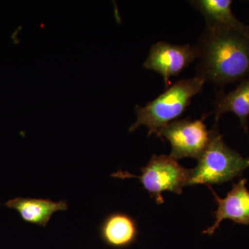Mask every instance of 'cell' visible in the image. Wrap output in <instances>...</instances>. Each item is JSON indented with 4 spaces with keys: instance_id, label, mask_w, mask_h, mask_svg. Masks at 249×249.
<instances>
[{
    "instance_id": "obj_11",
    "label": "cell",
    "mask_w": 249,
    "mask_h": 249,
    "mask_svg": "<svg viewBox=\"0 0 249 249\" xmlns=\"http://www.w3.org/2000/svg\"><path fill=\"white\" fill-rule=\"evenodd\" d=\"M231 0H195L189 4L201 13L206 24L224 26L249 34V25L241 22L232 13Z\"/></svg>"
},
{
    "instance_id": "obj_9",
    "label": "cell",
    "mask_w": 249,
    "mask_h": 249,
    "mask_svg": "<svg viewBox=\"0 0 249 249\" xmlns=\"http://www.w3.org/2000/svg\"><path fill=\"white\" fill-rule=\"evenodd\" d=\"M15 210L24 222L45 228L55 213L68 209L67 201H53L42 198L16 197L4 204Z\"/></svg>"
},
{
    "instance_id": "obj_7",
    "label": "cell",
    "mask_w": 249,
    "mask_h": 249,
    "mask_svg": "<svg viewBox=\"0 0 249 249\" xmlns=\"http://www.w3.org/2000/svg\"><path fill=\"white\" fill-rule=\"evenodd\" d=\"M247 178H242L232 184V189L225 198L219 197L217 193L209 186L217 201V211L213 213L215 221L203 233L211 235L215 232L224 219H230L237 224H249V191L247 188Z\"/></svg>"
},
{
    "instance_id": "obj_1",
    "label": "cell",
    "mask_w": 249,
    "mask_h": 249,
    "mask_svg": "<svg viewBox=\"0 0 249 249\" xmlns=\"http://www.w3.org/2000/svg\"><path fill=\"white\" fill-rule=\"evenodd\" d=\"M196 76L219 86L249 77V34L206 24L199 42Z\"/></svg>"
},
{
    "instance_id": "obj_6",
    "label": "cell",
    "mask_w": 249,
    "mask_h": 249,
    "mask_svg": "<svg viewBox=\"0 0 249 249\" xmlns=\"http://www.w3.org/2000/svg\"><path fill=\"white\" fill-rule=\"evenodd\" d=\"M197 58L196 45H173L160 41L152 46L143 67L163 77L165 87L168 88L171 85L170 78L178 76Z\"/></svg>"
},
{
    "instance_id": "obj_3",
    "label": "cell",
    "mask_w": 249,
    "mask_h": 249,
    "mask_svg": "<svg viewBox=\"0 0 249 249\" xmlns=\"http://www.w3.org/2000/svg\"><path fill=\"white\" fill-rule=\"evenodd\" d=\"M215 121L211 130L207 147L198 160L196 168L191 169L188 186L214 184L231 181L249 168V158L228 146L223 140Z\"/></svg>"
},
{
    "instance_id": "obj_10",
    "label": "cell",
    "mask_w": 249,
    "mask_h": 249,
    "mask_svg": "<svg viewBox=\"0 0 249 249\" xmlns=\"http://www.w3.org/2000/svg\"><path fill=\"white\" fill-rule=\"evenodd\" d=\"M214 109L207 115L214 114L218 122L222 114L232 112L240 121L241 127L248 133L249 117V77L241 80L237 88L229 93L220 91L216 94L213 102Z\"/></svg>"
},
{
    "instance_id": "obj_8",
    "label": "cell",
    "mask_w": 249,
    "mask_h": 249,
    "mask_svg": "<svg viewBox=\"0 0 249 249\" xmlns=\"http://www.w3.org/2000/svg\"><path fill=\"white\" fill-rule=\"evenodd\" d=\"M98 232L101 240L109 247L119 249L127 248L137 240L138 224L128 214L112 213L101 222Z\"/></svg>"
},
{
    "instance_id": "obj_5",
    "label": "cell",
    "mask_w": 249,
    "mask_h": 249,
    "mask_svg": "<svg viewBox=\"0 0 249 249\" xmlns=\"http://www.w3.org/2000/svg\"><path fill=\"white\" fill-rule=\"evenodd\" d=\"M206 118L177 119L160 131L157 137H165L171 145L170 157L175 160L183 158L199 160L209 144L211 131L204 123Z\"/></svg>"
},
{
    "instance_id": "obj_2",
    "label": "cell",
    "mask_w": 249,
    "mask_h": 249,
    "mask_svg": "<svg viewBox=\"0 0 249 249\" xmlns=\"http://www.w3.org/2000/svg\"><path fill=\"white\" fill-rule=\"evenodd\" d=\"M205 82L195 76L175 82L153 101L144 107L137 106V121L130 126L129 132H133L142 126L148 130V137L158 136L163 127L177 120L191 104L192 98L203 91Z\"/></svg>"
},
{
    "instance_id": "obj_4",
    "label": "cell",
    "mask_w": 249,
    "mask_h": 249,
    "mask_svg": "<svg viewBox=\"0 0 249 249\" xmlns=\"http://www.w3.org/2000/svg\"><path fill=\"white\" fill-rule=\"evenodd\" d=\"M142 175H132L119 170L111 175L112 178H134L139 180L142 188L155 199L157 204L164 203L162 193L172 192L180 195L183 188L188 186L191 169H186L170 156L154 155L145 166L141 168Z\"/></svg>"
}]
</instances>
